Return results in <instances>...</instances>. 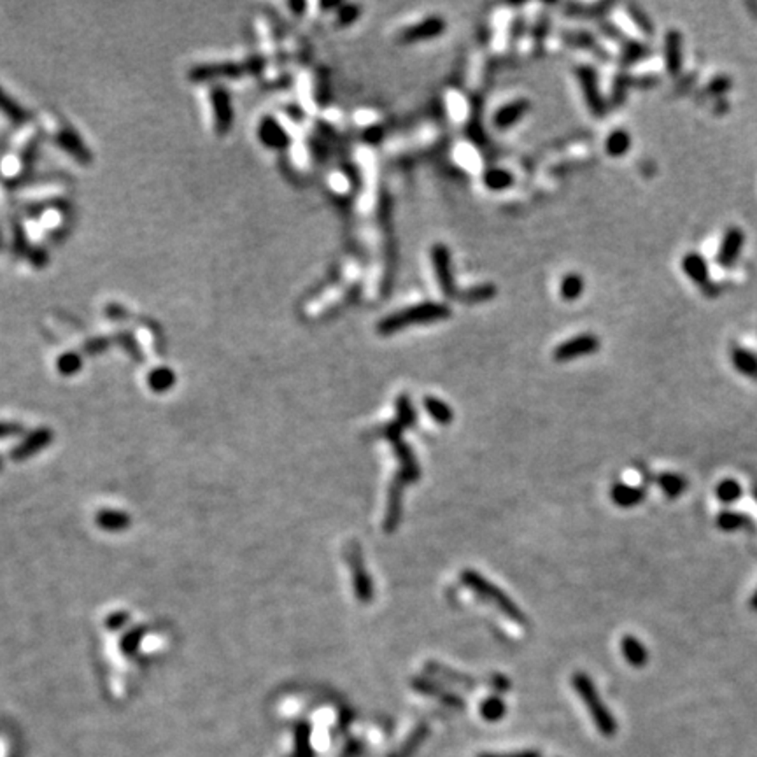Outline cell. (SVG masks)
Returning <instances> with one entry per match:
<instances>
[{"label": "cell", "instance_id": "obj_35", "mask_svg": "<svg viewBox=\"0 0 757 757\" xmlns=\"http://www.w3.org/2000/svg\"><path fill=\"white\" fill-rule=\"evenodd\" d=\"M479 757H542V754L538 751H521L510 754H480Z\"/></svg>", "mask_w": 757, "mask_h": 757}, {"label": "cell", "instance_id": "obj_27", "mask_svg": "<svg viewBox=\"0 0 757 757\" xmlns=\"http://www.w3.org/2000/svg\"><path fill=\"white\" fill-rule=\"evenodd\" d=\"M681 35L677 32H670L666 37V64L674 74L681 69Z\"/></svg>", "mask_w": 757, "mask_h": 757}, {"label": "cell", "instance_id": "obj_11", "mask_svg": "<svg viewBox=\"0 0 757 757\" xmlns=\"http://www.w3.org/2000/svg\"><path fill=\"white\" fill-rule=\"evenodd\" d=\"M51 439H53V435H51L50 429H37V432H34L32 435H28L27 439L11 453V458L16 459V461L27 459L28 456H34L37 451L44 449V447L51 442Z\"/></svg>", "mask_w": 757, "mask_h": 757}, {"label": "cell", "instance_id": "obj_6", "mask_svg": "<svg viewBox=\"0 0 757 757\" xmlns=\"http://www.w3.org/2000/svg\"><path fill=\"white\" fill-rule=\"evenodd\" d=\"M598 349H600V340L596 339V335L586 333V335L573 337V339H570L567 342H563V344L557 345V347L554 349V359L560 363H565V362H570V359H577V358H582V356L594 354Z\"/></svg>", "mask_w": 757, "mask_h": 757}, {"label": "cell", "instance_id": "obj_7", "mask_svg": "<svg viewBox=\"0 0 757 757\" xmlns=\"http://www.w3.org/2000/svg\"><path fill=\"white\" fill-rule=\"evenodd\" d=\"M409 484L402 479V477L396 473L391 480V486H389L388 492V509H386V519H384V530L388 533H393L398 528L400 521H402V502H403V490Z\"/></svg>", "mask_w": 757, "mask_h": 757}, {"label": "cell", "instance_id": "obj_17", "mask_svg": "<svg viewBox=\"0 0 757 757\" xmlns=\"http://www.w3.org/2000/svg\"><path fill=\"white\" fill-rule=\"evenodd\" d=\"M426 671H428L429 675H435V677L444 678V681H449L451 683H458V686L466 687V689H473V686H475V682H473L470 677H466V675H463V674H458V671L451 670V668L444 666V664H440V663H428L426 664Z\"/></svg>", "mask_w": 757, "mask_h": 757}, {"label": "cell", "instance_id": "obj_20", "mask_svg": "<svg viewBox=\"0 0 757 757\" xmlns=\"http://www.w3.org/2000/svg\"><path fill=\"white\" fill-rule=\"evenodd\" d=\"M657 484H659V487L663 490L664 495H666V498H670V499L678 498V496H681L687 487V480L683 479L682 475H678V473H670V472L661 473V475L657 477Z\"/></svg>", "mask_w": 757, "mask_h": 757}, {"label": "cell", "instance_id": "obj_31", "mask_svg": "<svg viewBox=\"0 0 757 757\" xmlns=\"http://www.w3.org/2000/svg\"><path fill=\"white\" fill-rule=\"evenodd\" d=\"M486 186L491 190H503L509 188L512 185V174L507 171H499V168H492L486 174Z\"/></svg>", "mask_w": 757, "mask_h": 757}, {"label": "cell", "instance_id": "obj_19", "mask_svg": "<svg viewBox=\"0 0 757 757\" xmlns=\"http://www.w3.org/2000/svg\"><path fill=\"white\" fill-rule=\"evenodd\" d=\"M424 409L428 410V414L432 416L433 419H435L439 424H451L454 419V414H453V409H451L449 405H447L446 402H442V400L435 398V396H426L424 398Z\"/></svg>", "mask_w": 757, "mask_h": 757}, {"label": "cell", "instance_id": "obj_8", "mask_svg": "<svg viewBox=\"0 0 757 757\" xmlns=\"http://www.w3.org/2000/svg\"><path fill=\"white\" fill-rule=\"evenodd\" d=\"M432 260L435 265L439 284L446 296H454V281H453V268H451V253L446 245L437 244L432 249Z\"/></svg>", "mask_w": 757, "mask_h": 757}, {"label": "cell", "instance_id": "obj_14", "mask_svg": "<svg viewBox=\"0 0 757 757\" xmlns=\"http://www.w3.org/2000/svg\"><path fill=\"white\" fill-rule=\"evenodd\" d=\"M528 109H530V102L528 100H516V102H512V104L505 105V108L499 109L498 114L495 116L496 127L498 128L512 127L514 123H517V121H519L521 117L528 112Z\"/></svg>", "mask_w": 757, "mask_h": 757}, {"label": "cell", "instance_id": "obj_21", "mask_svg": "<svg viewBox=\"0 0 757 757\" xmlns=\"http://www.w3.org/2000/svg\"><path fill=\"white\" fill-rule=\"evenodd\" d=\"M682 267L683 272H686L694 282H698V284H705V282L708 281V268L701 256L687 255L686 258L682 260Z\"/></svg>", "mask_w": 757, "mask_h": 757}, {"label": "cell", "instance_id": "obj_2", "mask_svg": "<svg viewBox=\"0 0 757 757\" xmlns=\"http://www.w3.org/2000/svg\"><path fill=\"white\" fill-rule=\"evenodd\" d=\"M572 686L573 689L579 693V696L582 698L584 705L589 710L591 719H593L594 726L598 727L601 734L606 738H612L617 733V722L613 719V715L610 714V710L606 708V705L601 701L600 694H598L596 686L591 681V677H587L584 671H579L572 677Z\"/></svg>", "mask_w": 757, "mask_h": 757}, {"label": "cell", "instance_id": "obj_30", "mask_svg": "<svg viewBox=\"0 0 757 757\" xmlns=\"http://www.w3.org/2000/svg\"><path fill=\"white\" fill-rule=\"evenodd\" d=\"M630 135L623 130H617L613 132V134H610L608 141H606V151L612 154V156H623V154L630 149Z\"/></svg>", "mask_w": 757, "mask_h": 757}, {"label": "cell", "instance_id": "obj_32", "mask_svg": "<svg viewBox=\"0 0 757 757\" xmlns=\"http://www.w3.org/2000/svg\"><path fill=\"white\" fill-rule=\"evenodd\" d=\"M359 9L356 6H344L340 11V23L347 25L358 20Z\"/></svg>", "mask_w": 757, "mask_h": 757}, {"label": "cell", "instance_id": "obj_23", "mask_svg": "<svg viewBox=\"0 0 757 757\" xmlns=\"http://www.w3.org/2000/svg\"><path fill=\"white\" fill-rule=\"evenodd\" d=\"M584 291V279L579 274H567L561 281L560 286V295L561 299L567 300V302H573V300L579 299Z\"/></svg>", "mask_w": 757, "mask_h": 757}, {"label": "cell", "instance_id": "obj_12", "mask_svg": "<svg viewBox=\"0 0 757 757\" xmlns=\"http://www.w3.org/2000/svg\"><path fill=\"white\" fill-rule=\"evenodd\" d=\"M647 491L642 487L630 486V484H613L612 491H610V498L616 503L617 507H623V509H631V507L640 505L645 499Z\"/></svg>", "mask_w": 757, "mask_h": 757}, {"label": "cell", "instance_id": "obj_16", "mask_svg": "<svg viewBox=\"0 0 757 757\" xmlns=\"http://www.w3.org/2000/svg\"><path fill=\"white\" fill-rule=\"evenodd\" d=\"M428 734H429L428 724H424V722L419 724L416 729H414L412 733H410V736L407 738L405 744H403L402 747L398 749V751H395L393 754H389L388 757H410L414 754V752L417 751L419 747H421L422 741H424L426 738H428Z\"/></svg>", "mask_w": 757, "mask_h": 757}, {"label": "cell", "instance_id": "obj_15", "mask_svg": "<svg viewBox=\"0 0 757 757\" xmlns=\"http://www.w3.org/2000/svg\"><path fill=\"white\" fill-rule=\"evenodd\" d=\"M741 244H744V235H741L740 230L733 228V230L727 231L726 237H724L722 245H720L719 262L722 263V265H729L731 262H734V258L738 256V251H740Z\"/></svg>", "mask_w": 757, "mask_h": 757}, {"label": "cell", "instance_id": "obj_34", "mask_svg": "<svg viewBox=\"0 0 757 757\" xmlns=\"http://www.w3.org/2000/svg\"><path fill=\"white\" fill-rule=\"evenodd\" d=\"M21 433V426L14 424V422H0V439H7V437H14Z\"/></svg>", "mask_w": 757, "mask_h": 757}, {"label": "cell", "instance_id": "obj_22", "mask_svg": "<svg viewBox=\"0 0 757 757\" xmlns=\"http://www.w3.org/2000/svg\"><path fill=\"white\" fill-rule=\"evenodd\" d=\"M751 524V517L740 512H733V510H724L717 516V526L722 531H736L741 528H749Z\"/></svg>", "mask_w": 757, "mask_h": 757}, {"label": "cell", "instance_id": "obj_9", "mask_svg": "<svg viewBox=\"0 0 757 757\" xmlns=\"http://www.w3.org/2000/svg\"><path fill=\"white\" fill-rule=\"evenodd\" d=\"M444 30H446V21H444L442 18H426L421 23L407 28V30L400 35V40H402V42H417V40L439 37L440 34H444Z\"/></svg>", "mask_w": 757, "mask_h": 757}, {"label": "cell", "instance_id": "obj_36", "mask_svg": "<svg viewBox=\"0 0 757 757\" xmlns=\"http://www.w3.org/2000/svg\"><path fill=\"white\" fill-rule=\"evenodd\" d=\"M751 608L756 610V612H757V591L754 593V596L751 598Z\"/></svg>", "mask_w": 757, "mask_h": 757}, {"label": "cell", "instance_id": "obj_10", "mask_svg": "<svg viewBox=\"0 0 757 757\" xmlns=\"http://www.w3.org/2000/svg\"><path fill=\"white\" fill-rule=\"evenodd\" d=\"M412 687L417 690V693L424 694V696H433V698L437 696L440 701H442L444 705H447V707H451V708H463V707H465V703H463V700L458 696V694L451 693V690L442 689V687H440L439 683L428 681V678H422V677L414 678Z\"/></svg>", "mask_w": 757, "mask_h": 757}, {"label": "cell", "instance_id": "obj_4", "mask_svg": "<svg viewBox=\"0 0 757 757\" xmlns=\"http://www.w3.org/2000/svg\"><path fill=\"white\" fill-rule=\"evenodd\" d=\"M402 432H403V428L400 426V422L393 421V422H388V424L382 428L381 437L391 444L393 451H395L396 458H398L400 465H402L398 475L402 477L407 484H414L421 479V468H419L417 459H416V456H414L412 449H410L409 444L403 442Z\"/></svg>", "mask_w": 757, "mask_h": 757}, {"label": "cell", "instance_id": "obj_33", "mask_svg": "<svg viewBox=\"0 0 757 757\" xmlns=\"http://www.w3.org/2000/svg\"><path fill=\"white\" fill-rule=\"evenodd\" d=\"M491 686L495 687L498 693H507V690H510V681L505 677V675H492L491 677Z\"/></svg>", "mask_w": 757, "mask_h": 757}, {"label": "cell", "instance_id": "obj_29", "mask_svg": "<svg viewBox=\"0 0 757 757\" xmlns=\"http://www.w3.org/2000/svg\"><path fill=\"white\" fill-rule=\"evenodd\" d=\"M495 293H496L495 286L482 284V286H475V288L468 289V291H463L458 299L466 304H477V302H486V300L492 299Z\"/></svg>", "mask_w": 757, "mask_h": 757}, {"label": "cell", "instance_id": "obj_13", "mask_svg": "<svg viewBox=\"0 0 757 757\" xmlns=\"http://www.w3.org/2000/svg\"><path fill=\"white\" fill-rule=\"evenodd\" d=\"M620 650H623L624 659L633 668H644L649 663V652L645 645L633 635H626L620 642Z\"/></svg>", "mask_w": 757, "mask_h": 757}, {"label": "cell", "instance_id": "obj_1", "mask_svg": "<svg viewBox=\"0 0 757 757\" xmlns=\"http://www.w3.org/2000/svg\"><path fill=\"white\" fill-rule=\"evenodd\" d=\"M461 582L465 584L468 589H472L477 596L482 598L484 601L495 605L499 612L505 613V616L509 617V619H512L514 623H517V624L528 623L524 612L519 608V606L514 603L512 598H510L507 593H503L498 586H495V584L490 582V580L484 579L479 572H475V570H463Z\"/></svg>", "mask_w": 757, "mask_h": 757}, {"label": "cell", "instance_id": "obj_26", "mask_svg": "<svg viewBox=\"0 0 757 757\" xmlns=\"http://www.w3.org/2000/svg\"><path fill=\"white\" fill-rule=\"evenodd\" d=\"M97 523L100 524L104 530L120 531L130 524V517L121 512H116V510H104V512H100L97 516Z\"/></svg>", "mask_w": 757, "mask_h": 757}, {"label": "cell", "instance_id": "obj_3", "mask_svg": "<svg viewBox=\"0 0 757 757\" xmlns=\"http://www.w3.org/2000/svg\"><path fill=\"white\" fill-rule=\"evenodd\" d=\"M451 316V311L442 304H422L416 307L405 308V311L395 312L388 316L377 325V332L381 335H389V333L400 332L403 328H409L412 325H426V323L440 321Z\"/></svg>", "mask_w": 757, "mask_h": 757}, {"label": "cell", "instance_id": "obj_37", "mask_svg": "<svg viewBox=\"0 0 757 757\" xmlns=\"http://www.w3.org/2000/svg\"><path fill=\"white\" fill-rule=\"evenodd\" d=\"M0 468H2V458H0Z\"/></svg>", "mask_w": 757, "mask_h": 757}, {"label": "cell", "instance_id": "obj_28", "mask_svg": "<svg viewBox=\"0 0 757 757\" xmlns=\"http://www.w3.org/2000/svg\"><path fill=\"white\" fill-rule=\"evenodd\" d=\"M715 492H717V498L722 503H733V502H736V499H740V496L744 495V490H741L738 480L726 479L719 484Z\"/></svg>", "mask_w": 757, "mask_h": 757}, {"label": "cell", "instance_id": "obj_18", "mask_svg": "<svg viewBox=\"0 0 757 757\" xmlns=\"http://www.w3.org/2000/svg\"><path fill=\"white\" fill-rule=\"evenodd\" d=\"M731 359H733V365L738 372L757 381V356L745 349H734Z\"/></svg>", "mask_w": 757, "mask_h": 757}, {"label": "cell", "instance_id": "obj_25", "mask_svg": "<svg viewBox=\"0 0 757 757\" xmlns=\"http://www.w3.org/2000/svg\"><path fill=\"white\" fill-rule=\"evenodd\" d=\"M505 714L507 705L503 703L498 696L486 698V700L482 701V705H480V715H482L484 720H487V722H498V720L505 717Z\"/></svg>", "mask_w": 757, "mask_h": 757}, {"label": "cell", "instance_id": "obj_24", "mask_svg": "<svg viewBox=\"0 0 757 757\" xmlns=\"http://www.w3.org/2000/svg\"><path fill=\"white\" fill-rule=\"evenodd\" d=\"M396 421L400 422L403 429H410L416 424V410H414L412 402L407 395H400L396 398Z\"/></svg>", "mask_w": 757, "mask_h": 757}, {"label": "cell", "instance_id": "obj_5", "mask_svg": "<svg viewBox=\"0 0 757 757\" xmlns=\"http://www.w3.org/2000/svg\"><path fill=\"white\" fill-rule=\"evenodd\" d=\"M347 563L352 572V584H354V594L362 603H370L374 600V582L365 568L362 549L356 542H351L347 547Z\"/></svg>", "mask_w": 757, "mask_h": 757}]
</instances>
